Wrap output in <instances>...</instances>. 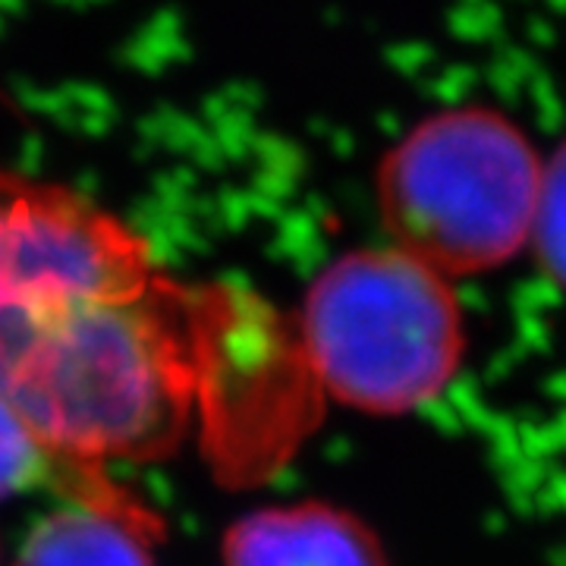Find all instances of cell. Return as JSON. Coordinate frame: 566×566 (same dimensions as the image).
Masks as SVG:
<instances>
[{"label": "cell", "instance_id": "obj_1", "mask_svg": "<svg viewBox=\"0 0 566 566\" xmlns=\"http://www.w3.org/2000/svg\"><path fill=\"white\" fill-rule=\"evenodd\" d=\"M227 300L164 274L44 305L0 344V397L66 469L164 460L227 381Z\"/></svg>", "mask_w": 566, "mask_h": 566}, {"label": "cell", "instance_id": "obj_2", "mask_svg": "<svg viewBox=\"0 0 566 566\" xmlns=\"http://www.w3.org/2000/svg\"><path fill=\"white\" fill-rule=\"evenodd\" d=\"M463 346L450 277L397 245L327 264L305 290L296 324L305 375L365 416H403L441 397Z\"/></svg>", "mask_w": 566, "mask_h": 566}, {"label": "cell", "instance_id": "obj_3", "mask_svg": "<svg viewBox=\"0 0 566 566\" xmlns=\"http://www.w3.org/2000/svg\"><path fill=\"white\" fill-rule=\"evenodd\" d=\"M542 170L535 145L491 107L424 117L378 164V214L390 245L444 277H472L532 245Z\"/></svg>", "mask_w": 566, "mask_h": 566}, {"label": "cell", "instance_id": "obj_4", "mask_svg": "<svg viewBox=\"0 0 566 566\" xmlns=\"http://www.w3.org/2000/svg\"><path fill=\"white\" fill-rule=\"evenodd\" d=\"M164 271L151 240L66 182L0 170V318L51 286L136 293Z\"/></svg>", "mask_w": 566, "mask_h": 566}, {"label": "cell", "instance_id": "obj_5", "mask_svg": "<svg viewBox=\"0 0 566 566\" xmlns=\"http://www.w3.org/2000/svg\"><path fill=\"white\" fill-rule=\"evenodd\" d=\"M161 516L114 479L63 497L25 535L10 566H155Z\"/></svg>", "mask_w": 566, "mask_h": 566}, {"label": "cell", "instance_id": "obj_6", "mask_svg": "<svg viewBox=\"0 0 566 566\" xmlns=\"http://www.w3.org/2000/svg\"><path fill=\"white\" fill-rule=\"evenodd\" d=\"M223 566H387L375 532L322 501L262 506L223 535Z\"/></svg>", "mask_w": 566, "mask_h": 566}, {"label": "cell", "instance_id": "obj_7", "mask_svg": "<svg viewBox=\"0 0 566 566\" xmlns=\"http://www.w3.org/2000/svg\"><path fill=\"white\" fill-rule=\"evenodd\" d=\"M111 479V472H76L57 463L22 422L20 412L0 397V501L35 485H54L61 497H80Z\"/></svg>", "mask_w": 566, "mask_h": 566}, {"label": "cell", "instance_id": "obj_8", "mask_svg": "<svg viewBox=\"0 0 566 566\" xmlns=\"http://www.w3.org/2000/svg\"><path fill=\"white\" fill-rule=\"evenodd\" d=\"M532 249L551 283L566 293V133L542 170V196H538Z\"/></svg>", "mask_w": 566, "mask_h": 566}]
</instances>
